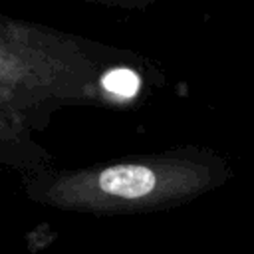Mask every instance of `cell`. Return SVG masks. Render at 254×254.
I'll list each match as a JSON object with an SVG mask.
<instances>
[{"mask_svg": "<svg viewBox=\"0 0 254 254\" xmlns=\"http://www.w3.org/2000/svg\"><path fill=\"white\" fill-rule=\"evenodd\" d=\"M234 177L214 149L187 145L75 171H46L26 181V194L46 206L87 214H139L183 206Z\"/></svg>", "mask_w": 254, "mask_h": 254, "instance_id": "obj_1", "label": "cell"}, {"mask_svg": "<svg viewBox=\"0 0 254 254\" xmlns=\"http://www.w3.org/2000/svg\"><path fill=\"white\" fill-rule=\"evenodd\" d=\"M97 67L67 38L0 18V117L97 97Z\"/></svg>", "mask_w": 254, "mask_h": 254, "instance_id": "obj_2", "label": "cell"}]
</instances>
